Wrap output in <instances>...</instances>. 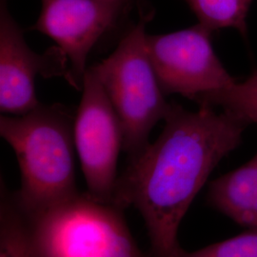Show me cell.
Returning <instances> with one entry per match:
<instances>
[{
	"label": "cell",
	"mask_w": 257,
	"mask_h": 257,
	"mask_svg": "<svg viewBox=\"0 0 257 257\" xmlns=\"http://www.w3.org/2000/svg\"><path fill=\"white\" fill-rule=\"evenodd\" d=\"M154 143L128 158L118 176L112 205L142 216L152 257H180L178 230L193 199L221 160L242 142L250 124L228 110H186L171 103Z\"/></svg>",
	"instance_id": "obj_1"
},
{
	"label": "cell",
	"mask_w": 257,
	"mask_h": 257,
	"mask_svg": "<svg viewBox=\"0 0 257 257\" xmlns=\"http://www.w3.org/2000/svg\"><path fill=\"white\" fill-rule=\"evenodd\" d=\"M75 114L57 103L0 118V136L16 153L21 175L20 189L13 195L31 219L80 193L75 179Z\"/></svg>",
	"instance_id": "obj_2"
},
{
	"label": "cell",
	"mask_w": 257,
	"mask_h": 257,
	"mask_svg": "<svg viewBox=\"0 0 257 257\" xmlns=\"http://www.w3.org/2000/svg\"><path fill=\"white\" fill-rule=\"evenodd\" d=\"M155 13L139 6L138 22L121 38L113 53L91 67L121 121L122 150L128 158L150 144L152 130L164 120L171 107L148 53L146 27Z\"/></svg>",
	"instance_id": "obj_3"
},
{
	"label": "cell",
	"mask_w": 257,
	"mask_h": 257,
	"mask_svg": "<svg viewBox=\"0 0 257 257\" xmlns=\"http://www.w3.org/2000/svg\"><path fill=\"white\" fill-rule=\"evenodd\" d=\"M122 211L86 192L30 219L46 257H152L138 248Z\"/></svg>",
	"instance_id": "obj_4"
},
{
	"label": "cell",
	"mask_w": 257,
	"mask_h": 257,
	"mask_svg": "<svg viewBox=\"0 0 257 257\" xmlns=\"http://www.w3.org/2000/svg\"><path fill=\"white\" fill-rule=\"evenodd\" d=\"M214 32L201 23L174 33L147 35L148 53L165 95L179 94L199 107H211L237 82L212 46Z\"/></svg>",
	"instance_id": "obj_5"
},
{
	"label": "cell",
	"mask_w": 257,
	"mask_h": 257,
	"mask_svg": "<svg viewBox=\"0 0 257 257\" xmlns=\"http://www.w3.org/2000/svg\"><path fill=\"white\" fill-rule=\"evenodd\" d=\"M74 119L75 150L88 191L95 199L112 204L117 182V160L123 149L119 117L96 74L90 67Z\"/></svg>",
	"instance_id": "obj_6"
},
{
	"label": "cell",
	"mask_w": 257,
	"mask_h": 257,
	"mask_svg": "<svg viewBox=\"0 0 257 257\" xmlns=\"http://www.w3.org/2000/svg\"><path fill=\"white\" fill-rule=\"evenodd\" d=\"M37 22L30 28L52 38L70 61L69 81L83 89L87 58L93 46L126 11L125 0H40Z\"/></svg>",
	"instance_id": "obj_7"
},
{
	"label": "cell",
	"mask_w": 257,
	"mask_h": 257,
	"mask_svg": "<svg viewBox=\"0 0 257 257\" xmlns=\"http://www.w3.org/2000/svg\"><path fill=\"white\" fill-rule=\"evenodd\" d=\"M68 57L59 47L43 55L28 46L22 29L12 16L7 0H0V110L23 115L40 105L36 92L37 74L70 78Z\"/></svg>",
	"instance_id": "obj_8"
},
{
	"label": "cell",
	"mask_w": 257,
	"mask_h": 257,
	"mask_svg": "<svg viewBox=\"0 0 257 257\" xmlns=\"http://www.w3.org/2000/svg\"><path fill=\"white\" fill-rule=\"evenodd\" d=\"M207 201L240 226L257 230V153L244 165L212 180Z\"/></svg>",
	"instance_id": "obj_9"
},
{
	"label": "cell",
	"mask_w": 257,
	"mask_h": 257,
	"mask_svg": "<svg viewBox=\"0 0 257 257\" xmlns=\"http://www.w3.org/2000/svg\"><path fill=\"white\" fill-rule=\"evenodd\" d=\"M0 257H46L37 243L32 221L21 211L14 195L1 188Z\"/></svg>",
	"instance_id": "obj_10"
},
{
	"label": "cell",
	"mask_w": 257,
	"mask_h": 257,
	"mask_svg": "<svg viewBox=\"0 0 257 257\" xmlns=\"http://www.w3.org/2000/svg\"><path fill=\"white\" fill-rule=\"evenodd\" d=\"M198 22L215 32L234 29L246 37L247 18L253 0H184Z\"/></svg>",
	"instance_id": "obj_11"
},
{
	"label": "cell",
	"mask_w": 257,
	"mask_h": 257,
	"mask_svg": "<svg viewBox=\"0 0 257 257\" xmlns=\"http://www.w3.org/2000/svg\"><path fill=\"white\" fill-rule=\"evenodd\" d=\"M212 108H220L257 125V69L244 81H237L214 99Z\"/></svg>",
	"instance_id": "obj_12"
},
{
	"label": "cell",
	"mask_w": 257,
	"mask_h": 257,
	"mask_svg": "<svg viewBox=\"0 0 257 257\" xmlns=\"http://www.w3.org/2000/svg\"><path fill=\"white\" fill-rule=\"evenodd\" d=\"M180 257H257V230H249L205 248L186 251Z\"/></svg>",
	"instance_id": "obj_13"
},
{
	"label": "cell",
	"mask_w": 257,
	"mask_h": 257,
	"mask_svg": "<svg viewBox=\"0 0 257 257\" xmlns=\"http://www.w3.org/2000/svg\"><path fill=\"white\" fill-rule=\"evenodd\" d=\"M125 1H131V0H125Z\"/></svg>",
	"instance_id": "obj_14"
}]
</instances>
